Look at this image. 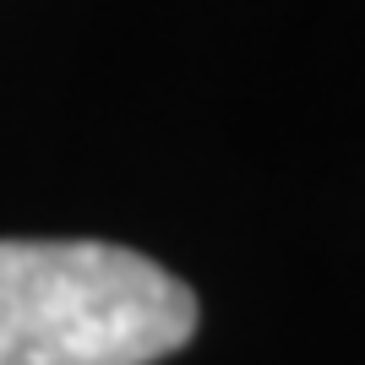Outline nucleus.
<instances>
[{"label": "nucleus", "instance_id": "nucleus-1", "mask_svg": "<svg viewBox=\"0 0 365 365\" xmlns=\"http://www.w3.org/2000/svg\"><path fill=\"white\" fill-rule=\"evenodd\" d=\"M197 294L104 240H0V365H153L191 344Z\"/></svg>", "mask_w": 365, "mask_h": 365}]
</instances>
